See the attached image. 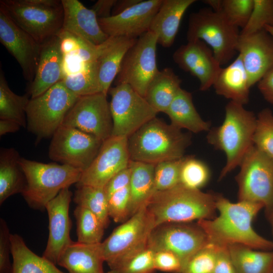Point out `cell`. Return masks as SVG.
<instances>
[{
    "label": "cell",
    "mask_w": 273,
    "mask_h": 273,
    "mask_svg": "<svg viewBox=\"0 0 273 273\" xmlns=\"http://www.w3.org/2000/svg\"><path fill=\"white\" fill-rule=\"evenodd\" d=\"M257 87L264 100L273 105V68L257 83Z\"/></svg>",
    "instance_id": "obj_50"
},
{
    "label": "cell",
    "mask_w": 273,
    "mask_h": 273,
    "mask_svg": "<svg viewBox=\"0 0 273 273\" xmlns=\"http://www.w3.org/2000/svg\"><path fill=\"white\" fill-rule=\"evenodd\" d=\"M228 248L236 273H272L273 251H259L238 244Z\"/></svg>",
    "instance_id": "obj_33"
},
{
    "label": "cell",
    "mask_w": 273,
    "mask_h": 273,
    "mask_svg": "<svg viewBox=\"0 0 273 273\" xmlns=\"http://www.w3.org/2000/svg\"><path fill=\"white\" fill-rule=\"evenodd\" d=\"M215 204L219 213L217 217L197 221L205 232L208 242L218 247L238 244L257 250L273 249V242L260 236L252 228L253 219L264 207L262 204L247 201L233 203L217 193Z\"/></svg>",
    "instance_id": "obj_1"
},
{
    "label": "cell",
    "mask_w": 273,
    "mask_h": 273,
    "mask_svg": "<svg viewBox=\"0 0 273 273\" xmlns=\"http://www.w3.org/2000/svg\"><path fill=\"white\" fill-rule=\"evenodd\" d=\"M21 157L14 148H2L0 153V205L10 196L22 193L26 178L19 160Z\"/></svg>",
    "instance_id": "obj_30"
},
{
    "label": "cell",
    "mask_w": 273,
    "mask_h": 273,
    "mask_svg": "<svg viewBox=\"0 0 273 273\" xmlns=\"http://www.w3.org/2000/svg\"><path fill=\"white\" fill-rule=\"evenodd\" d=\"M154 228L169 222H191L216 217L215 193L181 184L155 193L147 204Z\"/></svg>",
    "instance_id": "obj_2"
},
{
    "label": "cell",
    "mask_w": 273,
    "mask_h": 273,
    "mask_svg": "<svg viewBox=\"0 0 273 273\" xmlns=\"http://www.w3.org/2000/svg\"><path fill=\"white\" fill-rule=\"evenodd\" d=\"M172 58L181 69L198 79L201 91L212 86L221 68L211 49L199 39L188 41L180 46L173 53Z\"/></svg>",
    "instance_id": "obj_18"
},
{
    "label": "cell",
    "mask_w": 273,
    "mask_h": 273,
    "mask_svg": "<svg viewBox=\"0 0 273 273\" xmlns=\"http://www.w3.org/2000/svg\"><path fill=\"white\" fill-rule=\"evenodd\" d=\"M191 135L157 117L128 138L130 160L157 164L183 158Z\"/></svg>",
    "instance_id": "obj_4"
},
{
    "label": "cell",
    "mask_w": 273,
    "mask_h": 273,
    "mask_svg": "<svg viewBox=\"0 0 273 273\" xmlns=\"http://www.w3.org/2000/svg\"><path fill=\"white\" fill-rule=\"evenodd\" d=\"M64 57L58 35L41 44L35 76L29 87L30 98L38 96L63 79Z\"/></svg>",
    "instance_id": "obj_22"
},
{
    "label": "cell",
    "mask_w": 273,
    "mask_h": 273,
    "mask_svg": "<svg viewBox=\"0 0 273 273\" xmlns=\"http://www.w3.org/2000/svg\"><path fill=\"white\" fill-rule=\"evenodd\" d=\"M218 246L208 242L195 253L177 273H213Z\"/></svg>",
    "instance_id": "obj_42"
},
{
    "label": "cell",
    "mask_w": 273,
    "mask_h": 273,
    "mask_svg": "<svg viewBox=\"0 0 273 273\" xmlns=\"http://www.w3.org/2000/svg\"><path fill=\"white\" fill-rule=\"evenodd\" d=\"M130 161L128 138L111 136L103 142L97 155L76 184L104 188L117 173L128 167Z\"/></svg>",
    "instance_id": "obj_16"
},
{
    "label": "cell",
    "mask_w": 273,
    "mask_h": 273,
    "mask_svg": "<svg viewBox=\"0 0 273 273\" xmlns=\"http://www.w3.org/2000/svg\"><path fill=\"white\" fill-rule=\"evenodd\" d=\"M239 28L220 12L204 8L191 14L187 32L188 41L199 39L212 50L221 66L238 53Z\"/></svg>",
    "instance_id": "obj_6"
},
{
    "label": "cell",
    "mask_w": 273,
    "mask_h": 273,
    "mask_svg": "<svg viewBox=\"0 0 273 273\" xmlns=\"http://www.w3.org/2000/svg\"><path fill=\"white\" fill-rule=\"evenodd\" d=\"M250 87L273 68V36L265 29L241 36L238 46Z\"/></svg>",
    "instance_id": "obj_21"
},
{
    "label": "cell",
    "mask_w": 273,
    "mask_h": 273,
    "mask_svg": "<svg viewBox=\"0 0 273 273\" xmlns=\"http://www.w3.org/2000/svg\"><path fill=\"white\" fill-rule=\"evenodd\" d=\"M62 80L67 88L78 97L102 93L97 61L86 64L82 70L66 75Z\"/></svg>",
    "instance_id": "obj_36"
},
{
    "label": "cell",
    "mask_w": 273,
    "mask_h": 273,
    "mask_svg": "<svg viewBox=\"0 0 273 273\" xmlns=\"http://www.w3.org/2000/svg\"><path fill=\"white\" fill-rule=\"evenodd\" d=\"M154 261L156 270L164 272L177 273L183 266L179 258L168 251L155 252Z\"/></svg>",
    "instance_id": "obj_47"
},
{
    "label": "cell",
    "mask_w": 273,
    "mask_h": 273,
    "mask_svg": "<svg viewBox=\"0 0 273 273\" xmlns=\"http://www.w3.org/2000/svg\"><path fill=\"white\" fill-rule=\"evenodd\" d=\"M74 202L77 206L87 209L102 221L106 229L110 222L108 198L104 188L77 185Z\"/></svg>",
    "instance_id": "obj_35"
},
{
    "label": "cell",
    "mask_w": 273,
    "mask_h": 273,
    "mask_svg": "<svg viewBox=\"0 0 273 273\" xmlns=\"http://www.w3.org/2000/svg\"><path fill=\"white\" fill-rule=\"evenodd\" d=\"M154 228V222L147 205L115 228L101 242L104 259L110 269L116 268L128 257L146 247Z\"/></svg>",
    "instance_id": "obj_10"
},
{
    "label": "cell",
    "mask_w": 273,
    "mask_h": 273,
    "mask_svg": "<svg viewBox=\"0 0 273 273\" xmlns=\"http://www.w3.org/2000/svg\"><path fill=\"white\" fill-rule=\"evenodd\" d=\"M12 20L42 44L63 26L64 10L58 0H1Z\"/></svg>",
    "instance_id": "obj_7"
},
{
    "label": "cell",
    "mask_w": 273,
    "mask_h": 273,
    "mask_svg": "<svg viewBox=\"0 0 273 273\" xmlns=\"http://www.w3.org/2000/svg\"><path fill=\"white\" fill-rule=\"evenodd\" d=\"M266 217L268 219V220L269 221L270 225H271V230H272V235H273V211L271 212V213L266 215ZM273 242V241H272Z\"/></svg>",
    "instance_id": "obj_54"
},
{
    "label": "cell",
    "mask_w": 273,
    "mask_h": 273,
    "mask_svg": "<svg viewBox=\"0 0 273 273\" xmlns=\"http://www.w3.org/2000/svg\"><path fill=\"white\" fill-rule=\"evenodd\" d=\"M207 165L193 156H185L180 171L179 184L189 188L200 190L210 180Z\"/></svg>",
    "instance_id": "obj_38"
},
{
    "label": "cell",
    "mask_w": 273,
    "mask_h": 273,
    "mask_svg": "<svg viewBox=\"0 0 273 273\" xmlns=\"http://www.w3.org/2000/svg\"><path fill=\"white\" fill-rule=\"evenodd\" d=\"M141 0L116 1L112 9L111 16L117 15L140 2Z\"/></svg>",
    "instance_id": "obj_52"
},
{
    "label": "cell",
    "mask_w": 273,
    "mask_h": 273,
    "mask_svg": "<svg viewBox=\"0 0 273 273\" xmlns=\"http://www.w3.org/2000/svg\"><path fill=\"white\" fill-rule=\"evenodd\" d=\"M265 29L273 36V27L268 26L265 27Z\"/></svg>",
    "instance_id": "obj_55"
},
{
    "label": "cell",
    "mask_w": 273,
    "mask_h": 273,
    "mask_svg": "<svg viewBox=\"0 0 273 273\" xmlns=\"http://www.w3.org/2000/svg\"><path fill=\"white\" fill-rule=\"evenodd\" d=\"M136 39L126 37H109L99 46L96 61L102 93L107 95L119 71L125 55Z\"/></svg>",
    "instance_id": "obj_24"
},
{
    "label": "cell",
    "mask_w": 273,
    "mask_h": 273,
    "mask_svg": "<svg viewBox=\"0 0 273 273\" xmlns=\"http://www.w3.org/2000/svg\"><path fill=\"white\" fill-rule=\"evenodd\" d=\"M213 273H236L228 246L218 247Z\"/></svg>",
    "instance_id": "obj_48"
},
{
    "label": "cell",
    "mask_w": 273,
    "mask_h": 273,
    "mask_svg": "<svg viewBox=\"0 0 273 273\" xmlns=\"http://www.w3.org/2000/svg\"><path fill=\"white\" fill-rule=\"evenodd\" d=\"M256 120L257 116L252 111L246 109L243 105L230 101L225 106L222 124L208 131V143L215 149L223 151L226 156V163L218 180L239 166L254 146Z\"/></svg>",
    "instance_id": "obj_3"
},
{
    "label": "cell",
    "mask_w": 273,
    "mask_h": 273,
    "mask_svg": "<svg viewBox=\"0 0 273 273\" xmlns=\"http://www.w3.org/2000/svg\"><path fill=\"white\" fill-rule=\"evenodd\" d=\"M156 35L150 31L138 37L125 55L115 84L125 83L145 97L147 87L158 72Z\"/></svg>",
    "instance_id": "obj_12"
},
{
    "label": "cell",
    "mask_w": 273,
    "mask_h": 273,
    "mask_svg": "<svg viewBox=\"0 0 273 273\" xmlns=\"http://www.w3.org/2000/svg\"><path fill=\"white\" fill-rule=\"evenodd\" d=\"M115 0H99L93 6V9L98 18H107L111 16Z\"/></svg>",
    "instance_id": "obj_51"
},
{
    "label": "cell",
    "mask_w": 273,
    "mask_h": 273,
    "mask_svg": "<svg viewBox=\"0 0 273 273\" xmlns=\"http://www.w3.org/2000/svg\"><path fill=\"white\" fill-rule=\"evenodd\" d=\"M78 97L61 80L38 96L30 98L26 111L27 129L38 141L52 137Z\"/></svg>",
    "instance_id": "obj_8"
},
{
    "label": "cell",
    "mask_w": 273,
    "mask_h": 273,
    "mask_svg": "<svg viewBox=\"0 0 273 273\" xmlns=\"http://www.w3.org/2000/svg\"><path fill=\"white\" fill-rule=\"evenodd\" d=\"M106 273H118V272L115 269H110V270Z\"/></svg>",
    "instance_id": "obj_56"
},
{
    "label": "cell",
    "mask_w": 273,
    "mask_h": 273,
    "mask_svg": "<svg viewBox=\"0 0 273 273\" xmlns=\"http://www.w3.org/2000/svg\"><path fill=\"white\" fill-rule=\"evenodd\" d=\"M165 113L171 124L180 129L197 133L211 128L210 123L204 120L196 110L191 93L181 88Z\"/></svg>",
    "instance_id": "obj_28"
},
{
    "label": "cell",
    "mask_w": 273,
    "mask_h": 273,
    "mask_svg": "<svg viewBox=\"0 0 273 273\" xmlns=\"http://www.w3.org/2000/svg\"><path fill=\"white\" fill-rule=\"evenodd\" d=\"M155 252L148 246L133 254L116 268L118 273H154Z\"/></svg>",
    "instance_id": "obj_44"
},
{
    "label": "cell",
    "mask_w": 273,
    "mask_h": 273,
    "mask_svg": "<svg viewBox=\"0 0 273 273\" xmlns=\"http://www.w3.org/2000/svg\"><path fill=\"white\" fill-rule=\"evenodd\" d=\"M19 165L26 178L21 193L30 207L46 209L47 204L63 189L79 181L82 171L65 164L44 163L20 158Z\"/></svg>",
    "instance_id": "obj_5"
},
{
    "label": "cell",
    "mask_w": 273,
    "mask_h": 273,
    "mask_svg": "<svg viewBox=\"0 0 273 273\" xmlns=\"http://www.w3.org/2000/svg\"><path fill=\"white\" fill-rule=\"evenodd\" d=\"M129 185L113 193L108 198L110 217L123 223L131 217Z\"/></svg>",
    "instance_id": "obj_45"
},
{
    "label": "cell",
    "mask_w": 273,
    "mask_h": 273,
    "mask_svg": "<svg viewBox=\"0 0 273 273\" xmlns=\"http://www.w3.org/2000/svg\"><path fill=\"white\" fill-rule=\"evenodd\" d=\"M29 94L22 96L14 93L9 87L3 70L0 71V119L15 121L21 127L27 126L26 108Z\"/></svg>",
    "instance_id": "obj_34"
},
{
    "label": "cell",
    "mask_w": 273,
    "mask_h": 273,
    "mask_svg": "<svg viewBox=\"0 0 273 273\" xmlns=\"http://www.w3.org/2000/svg\"><path fill=\"white\" fill-rule=\"evenodd\" d=\"M253 7V0H221V13L234 26L243 29L246 25Z\"/></svg>",
    "instance_id": "obj_43"
},
{
    "label": "cell",
    "mask_w": 273,
    "mask_h": 273,
    "mask_svg": "<svg viewBox=\"0 0 273 273\" xmlns=\"http://www.w3.org/2000/svg\"><path fill=\"white\" fill-rule=\"evenodd\" d=\"M74 215L76 221L78 242L88 244L102 242L106 228L95 214L86 208L77 206Z\"/></svg>",
    "instance_id": "obj_37"
},
{
    "label": "cell",
    "mask_w": 273,
    "mask_h": 273,
    "mask_svg": "<svg viewBox=\"0 0 273 273\" xmlns=\"http://www.w3.org/2000/svg\"><path fill=\"white\" fill-rule=\"evenodd\" d=\"M196 0H163L153 17L149 31L157 38V43L169 48L174 43L182 18Z\"/></svg>",
    "instance_id": "obj_25"
},
{
    "label": "cell",
    "mask_w": 273,
    "mask_h": 273,
    "mask_svg": "<svg viewBox=\"0 0 273 273\" xmlns=\"http://www.w3.org/2000/svg\"><path fill=\"white\" fill-rule=\"evenodd\" d=\"M236 176L238 201L262 204L265 214L273 211V158L254 145L248 151Z\"/></svg>",
    "instance_id": "obj_9"
},
{
    "label": "cell",
    "mask_w": 273,
    "mask_h": 273,
    "mask_svg": "<svg viewBox=\"0 0 273 273\" xmlns=\"http://www.w3.org/2000/svg\"><path fill=\"white\" fill-rule=\"evenodd\" d=\"M272 273H273V270H272Z\"/></svg>",
    "instance_id": "obj_57"
},
{
    "label": "cell",
    "mask_w": 273,
    "mask_h": 273,
    "mask_svg": "<svg viewBox=\"0 0 273 273\" xmlns=\"http://www.w3.org/2000/svg\"><path fill=\"white\" fill-rule=\"evenodd\" d=\"M212 86L219 96L241 105L249 100L250 86L247 73L241 57L237 58L218 73Z\"/></svg>",
    "instance_id": "obj_27"
},
{
    "label": "cell",
    "mask_w": 273,
    "mask_h": 273,
    "mask_svg": "<svg viewBox=\"0 0 273 273\" xmlns=\"http://www.w3.org/2000/svg\"><path fill=\"white\" fill-rule=\"evenodd\" d=\"M253 143L258 149L273 158V113L269 108L263 109L257 116Z\"/></svg>",
    "instance_id": "obj_39"
},
{
    "label": "cell",
    "mask_w": 273,
    "mask_h": 273,
    "mask_svg": "<svg viewBox=\"0 0 273 273\" xmlns=\"http://www.w3.org/2000/svg\"><path fill=\"white\" fill-rule=\"evenodd\" d=\"M155 166L139 161L129 162L131 216L147 205L154 194Z\"/></svg>",
    "instance_id": "obj_31"
},
{
    "label": "cell",
    "mask_w": 273,
    "mask_h": 273,
    "mask_svg": "<svg viewBox=\"0 0 273 273\" xmlns=\"http://www.w3.org/2000/svg\"><path fill=\"white\" fill-rule=\"evenodd\" d=\"M131 171L129 166L117 173L104 187L107 198L115 192L129 185Z\"/></svg>",
    "instance_id": "obj_49"
},
{
    "label": "cell",
    "mask_w": 273,
    "mask_h": 273,
    "mask_svg": "<svg viewBox=\"0 0 273 273\" xmlns=\"http://www.w3.org/2000/svg\"><path fill=\"white\" fill-rule=\"evenodd\" d=\"M11 233L6 221L0 218V273H13V264L10 260L11 254Z\"/></svg>",
    "instance_id": "obj_46"
},
{
    "label": "cell",
    "mask_w": 273,
    "mask_h": 273,
    "mask_svg": "<svg viewBox=\"0 0 273 273\" xmlns=\"http://www.w3.org/2000/svg\"><path fill=\"white\" fill-rule=\"evenodd\" d=\"M184 157L156 164L154 194L170 189L179 184L180 171Z\"/></svg>",
    "instance_id": "obj_41"
},
{
    "label": "cell",
    "mask_w": 273,
    "mask_h": 273,
    "mask_svg": "<svg viewBox=\"0 0 273 273\" xmlns=\"http://www.w3.org/2000/svg\"><path fill=\"white\" fill-rule=\"evenodd\" d=\"M107 97L103 93L79 97L62 125L77 128L104 142L112 136L113 130Z\"/></svg>",
    "instance_id": "obj_15"
},
{
    "label": "cell",
    "mask_w": 273,
    "mask_h": 273,
    "mask_svg": "<svg viewBox=\"0 0 273 273\" xmlns=\"http://www.w3.org/2000/svg\"><path fill=\"white\" fill-rule=\"evenodd\" d=\"M64 10L62 30L84 39L95 46L109 36L103 31L95 12L77 0H62Z\"/></svg>",
    "instance_id": "obj_23"
},
{
    "label": "cell",
    "mask_w": 273,
    "mask_h": 273,
    "mask_svg": "<svg viewBox=\"0 0 273 273\" xmlns=\"http://www.w3.org/2000/svg\"><path fill=\"white\" fill-rule=\"evenodd\" d=\"M162 1H141L117 15L98 18L99 23L109 37L138 38L149 31L152 20Z\"/></svg>",
    "instance_id": "obj_19"
},
{
    "label": "cell",
    "mask_w": 273,
    "mask_h": 273,
    "mask_svg": "<svg viewBox=\"0 0 273 273\" xmlns=\"http://www.w3.org/2000/svg\"><path fill=\"white\" fill-rule=\"evenodd\" d=\"M103 142L77 128L61 125L52 137L49 156L55 162L83 171L97 155Z\"/></svg>",
    "instance_id": "obj_13"
},
{
    "label": "cell",
    "mask_w": 273,
    "mask_h": 273,
    "mask_svg": "<svg viewBox=\"0 0 273 273\" xmlns=\"http://www.w3.org/2000/svg\"><path fill=\"white\" fill-rule=\"evenodd\" d=\"M0 41L20 65L25 80L33 81L41 44L19 27L0 5Z\"/></svg>",
    "instance_id": "obj_17"
},
{
    "label": "cell",
    "mask_w": 273,
    "mask_h": 273,
    "mask_svg": "<svg viewBox=\"0 0 273 273\" xmlns=\"http://www.w3.org/2000/svg\"><path fill=\"white\" fill-rule=\"evenodd\" d=\"M181 83L171 68L159 70L149 83L145 98L157 113H165L181 88Z\"/></svg>",
    "instance_id": "obj_29"
},
{
    "label": "cell",
    "mask_w": 273,
    "mask_h": 273,
    "mask_svg": "<svg viewBox=\"0 0 273 273\" xmlns=\"http://www.w3.org/2000/svg\"><path fill=\"white\" fill-rule=\"evenodd\" d=\"M268 26L273 27V0H253L251 16L240 36L250 35Z\"/></svg>",
    "instance_id": "obj_40"
},
{
    "label": "cell",
    "mask_w": 273,
    "mask_h": 273,
    "mask_svg": "<svg viewBox=\"0 0 273 273\" xmlns=\"http://www.w3.org/2000/svg\"><path fill=\"white\" fill-rule=\"evenodd\" d=\"M113 120L112 136L128 138L156 117L157 112L145 97L127 84L121 83L109 90Z\"/></svg>",
    "instance_id": "obj_11"
},
{
    "label": "cell",
    "mask_w": 273,
    "mask_h": 273,
    "mask_svg": "<svg viewBox=\"0 0 273 273\" xmlns=\"http://www.w3.org/2000/svg\"><path fill=\"white\" fill-rule=\"evenodd\" d=\"M207 243L205 232L197 222H169L161 224L153 229L147 246L154 252H172L179 258L183 266Z\"/></svg>",
    "instance_id": "obj_14"
},
{
    "label": "cell",
    "mask_w": 273,
    "mask_h": 273,
    "mask_svg": "<svg viewBox=\"0 0 273 273\" xmlns=\"http://www.w3.org/2000/svg\"><path fill=\"white\" fill-rule=\"evenodd\" d=\"M13 273H65L56 264L33 252L18 234H11Z\"/></svg>",
    "instance_id": "obj_32"
},
{
    "label": "cell",
    "mask_w": 273,
    "mask_h": 273,
    "mask_svg": "<svg viewBox=\"0 0 273 273\" xmlns=\"http://www.w3.org/2000/svg\"><path fill=\"white\" fill-rule=\"evenodd\" d=\"M21 126L17 122L8 119H0V135L17 131Z\"/></svg>",
    "instance_id": "obj_53"
},
{
    "label": "cell",
    "mask_w": 273,
    "mask_h": 273,
    "mask_svg": "<svg viewBox=\"0 0 273 273\" xmlns=\"http://www.w3.org/2000/svg\"><path fill=\"white\" fill-rule=\"evenodd\" d=\"M101 243L85 244L72 241L60 255L57 264L68 273H105Z\"/></svg>",
    "instance_id": "obj_26"
},
{
    "label": "cell",
    "mask_w": 273,
    "mask_h": 273,
    "mask_svg": "<svg viewBox=\"0 0 273 273\" xmlns=\"http://www.w3.org/2000/svg\"><path fill=\"white\" fill-rule=\"evenodd\" d=\"M72 193L69 188L62 190L46 206L49 217V237L44 258L56 265L66 248L73 241L70 234L72 222L69 215Z\"/></svg>",
    "instance_id": "obj_20"
}]
</instances>
